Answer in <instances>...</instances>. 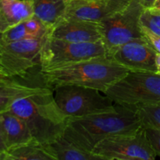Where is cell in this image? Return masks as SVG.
Segmentation results:
<instances>
[{"mask_svg":"<svg viewBox=\"0 0 160 160\" xmlns=\"http://www.w3.org/2000/svg\"><path fill=\"white\" fill-rule=\"evenodd\" d=\"M6 110L23 119L33 138L43 145L52 143L62 135L68 124V117L58 106L54 92L46 85L16 98Z\"/></svg>","mask_w":160,"mask_h":160,"instance_id":"obj_1","label":"cell"},{"mask_svg":"<svg viewBox=\"0 0 160 160\" xmlns=\"http://www.w3.org/2000/svg\"><path fill=\"white\" fill-rule=\"evenodd\" d=\"M136 109L116 104L112 109L81 117H70L66 134L80 145L92 152L106 138L134 132L142 128Z\"/></svg>","mask_w":160,"mask_h":160,"instance_id":"obj_2","label":"cell"},{"mask_svg":"<svg viewBox=\"0 0 160 160\" xmlns=\"http://www.w3.org/2000/svg\"><path fill=\"white\" fill-rule=\"evenodd\" d=\"M129 70L106 56L42 70V78L52 90L62 85H78L105 93Z\"/></svg>","mask_w":160,"mask_h":160,"instance_id":"obj_3","label":"cell"},{"mask_svg":"<svg viewBox=\"0 0 160 160\" xmlns=\"http://www.w3.org/2000/svg\"><path fill=\"white\" fill-rule=\"evenodd\" d=\"M114 103L137 110L160 104V75L145 70H129L106 92Z\"/></svg>","mask_w":160,"mask_h":160,"instance_id":"obj_4","label":"cell"},{"mask_svg":"<svg viewBox=\"0 0 160 160\" xmlns=\"http://www.w3.org/2000/svg\"><path fill=\"white\" fill-rule=\"evenodd\" d=\"M47 37L28 38L0 45V73L23 79L40 75L42 51Z\"/></svg>","mask_w":160,"mask_h":160,"instance_id":"obj_5","label":"cell"},{"mask_svg":"<svg viewBox=\"0 0 160 160\" xmlns=\"http://www.w3.org/2000/svg\"><path fill=\"white\" fill-rule=\"evenodd\" d=\"M59 109L70 117H81L111 110L115 103L97 89L78 85H62L53 90Z\"/></svg>","mask_w":160,"mask_h":160,"instance_id":"obj_6","label":"cell"},{"mask_svg":"<svg viewBox=\"0 0 160 160\" xmlns=\"http://www.w3.org/2000/svg\"><path fill=\"white\" fill-rule=\"evenodd\" d=\"M92 153L100 160H154L157 156L143 127L134 132L103 139L94 147Z\"/></svg>","mask_w":160,"mask_h":160,"instance_id":"obj_7","label":"cell"},{"mask_svg":"<svg viewBox=\"0 0 160 160\" xmlns=\"http://www.w3.org/2000/svg\"><path fill=\"white\" fill-rule=\"evenodd\" d=\"M107 51L102 41L72 42L48 37L41 56L42 70L98 57H106ZM108 57V56H107Z\"/></svg>","mask_w":160,"mask_h":160,"instance_id":"obj_8","label":"cell"},{"mask_svg":"<svg viewBox=\"0 0 160 160\" xmlns=\"http://www.w3.org/2000/svg\"><path fill=\"white\" fill-rule=\"evenodd\" d=\"M145 8L137 0H131L127 7L99 23L102 42L111 52L123 44L143 37L140 17Z\"/></svg>","mask_w":160,"mask_h":160,"instance_id":"obj_9","label":"cell"},{"mask_svg":"<svg viewBox=\"0 0 160 160\" xmlns=\"http://www.w3.org/2000/svg\"><path fill=\"white\" fill-rule=\"evenodd\" d=\"M157 52L144 37L131 40L111 52L108 57L130 70L156 73Z\"/></svg>","mask_w":160,"mask_h":160,"instance_id":"obj_10","label":"cell"},{"mask_svg":"<svg viewBox=\"0 0 160 160\" xmlns=\"http://www.w3.org/2000/svg\"><path fill=\"white\" fill-rule=\"evenodd\" d=\"M131 0H68L64 19L100 23L129 5Z\"/></svg>","mask_w":160,"mask_h":160,"instance_id":"obj_11","label":"cell"},{"mask_svg":"<svg viewBox=\"0 0 160 160\" xmlns=\"http://www.w3.org/2000/svg\"><path fill=\"white\" fill-rule=\"evenodd\" d=\"M52 38L72 42H96L102 40L99 23L64 19L48 34Z\"/></svg>","mask_w":160,"mask_h":160,"instance_id":"obj_12","label":"cell"},{"mask_svg":"<svg viewBox=\"0 0 160 160\" xmlns=\"http://www.w3.org/2000/svg\"><path fill=\"white\" fill-rule=\"evenodd\" d=\"M43 86L42 79L25 80L0 73V112L6 111L16 98L36 92Z\"/></svg>","mask_w":160,"mask_h":160,"instance_id":"obj_13","label":"cell"},{"mask_svg":"<svg viewBox=\"0 0 160 160\" xmlns=\"http://www.w3.org/2000/svg\"><path fill=\"white\" fill-rule=\"evenodd\" d=\"M0 127L8 149L34 139L26 122L9 111L0 112Z\"/></svg>","mask_w":160,"mask_h":160,"instance_id":"obj_14","label":"cell"},{"mask_svg":"<svg viewBox=\"0 0 160 160\" xmlns=\"http://www.w3.org/2000/svg\"><path fill=\"white\" fill-rule=\"evenodd\" d=\"M34 15L33 0H0V31L4 32Z\"/></svg>","mask_w":160,"mask_h":160,"instance_id":"obj_15","label":"cell"},{"mask_svg":"<svg viewBox=\"0 0 160 160\" xmlns=\"http://www.w3.org/2000/svg\"><path fill=\"white\" fill-rule=\"evenodd\" d=\"M46 145L56 160H100L92 152L80 145L64 132Z\"/></svg>","mask_w":160,"mask_h":160,"instance_id":"obj_16","label":"cell"},{"mask_svg":"<svg viewBox=\"0 0 160 160\" xmlns=\"http://www.w3.org/2000/svg\"><path fill=\"white\" fill-rule=\"evenodd\" d=\"M34 16L50 29L64 20L67 0H33Z\"/></svg>","mask_w":160,"mask_h":160,"instance_id":"obj_17","label":"cell"},{"mask_svg":"<svg viewBox=\"0 0 160 160\" xmlns=\"http://www.w3.org/2000/svg\"><path fill=\"white\" fill-rule=\"evenodd\" d=\"M4 160H56L46 145L35 139L7 150Z\"/></svg>","mask_w":160,"mask_h":160,"instance_id":"obj_18","label":"cell"},{"mask_svg":"<svg viewBox=\"0 0 160 160\" xmlns=\"http://www.w3.org/2000/svg\"><path fill=\"white\" fill-rule=\"evenodd\" d=\"M142 127L160 128V104L144 106L137 109Z\"/></svg>","mask_w":160,"mask_h":160,"instance_id":"obj_19","label":"cell"},{"mask_svg":"<svg viewBox=\"0 0 160 160\" xmlns=\"http://www.w3.org/2000/svg\"><path fill=\"white\" fill-rule=\"evenodd\" d=\"M24 24L30 38H42L47 37L51 30L40 19L36 17L34 15L25 20Z\"/></svg>","mask_w":160,"mask_h":160,"instance_id":"obj_20","label":"cell"},{"mask_svg":"<svg viewBox=\"0 0 160 160\" xmlns=\"http://www.w3.org/2000/svg\"><path fill=\"white\" fill-rule=\"evenodd\" d=\"M28 38H30V36L27 31L24 22H23L2 33L0 45L17 42Z\"/></svg>","mask_w":160,"mask_h":160,"instance_id":"obj_21","label":"cell"},{"mask_svg":"<svg viewBox=\"0 0 160 160\" xmlns=\"http://www.w3.org/2000/svg\"><path fill=\"white\" fill-rule=\"evenodd\" d=\"M140 23L142 26L160 36V14L145 9L141 15Z\"/></svg>","mask_w":160,"mask_h":160,"instance_id":"obj_22","label":"cell"},{"mask_svg":"<svg viewBox=\"0 0 160 160\" xmlns=\"http://www.w3.org/2000/svg\"><path fill=\"white\" fill-rule=\"evenodd\" d=\"M144 129L152 148L156 152V156L160 157V128L145 127Z\"/></svg>","mask_w":160,"mask_h":160,"instance_id":"obj_23","label":"cell"},{"mask_svg":"<svg viewBox=\"0 0 160 160\" xmlns=\"http://www.w3.org/2000/svg\"><path fill=\"white\" fill-rule=\"evenodd\" d=\"M141 27H142V33L143 37L158 53H160V36L142 25Z\"/></svg>","mask_w":160,"mask_h":160,"instance_id":"obj_24","label":"cell"},{"mask_svg":"<svg viewBox=\"0 0 160 160\" xmlns=\"http://www.w3.org/2000/svg\"><path fill=\"white\" fill-rule=\"evenodd\" d=\"M8 148L6 147V142H5L4 138H3L2 132L1 127H0V160H4L5 156L7 152Z\"/></svg>","mask_w":160,"mask_h":160,"instance_id":"obj_25","label":"cell"},{"mask_svg":"<svg viewBox=\"0 0 160 160\" xmlns=\"http://www.w3.org/2000/svg\"><path fill=\"white\" fill-rule=\"evenodd\" d=\"M148 9L155 13L160 14V0H156L152 6L148 8Z\"/></svg>","mask_w":160,"mask_h":160,"instance_id":"obj_26","label":"cell"},{"mask_svg":"<svg viewBox=\"0 0 160 160\" xmlns=\"http://www.w3.org/2000/svg\"><path fill=\"white\" fill-rule=\"evenodd\" d=\"M137 1L139 2L145 9H148L152 6L156 0H137Z\"/></svg>","mask_w":160,"mask_h":160,"instance_id":"obj_27","label":"cell"},{"mask_svg":"<svg viewBox=\"0 0 160 160\" xmlns=\"http://www.w3.org/2000/svg\"><path fill=\"white\" fill-rule=\"evenodd\" d=\"M156 73L160 75V53H157V55H156Z\"/></svg>","mask_w":160,"mask_h":160,"instance_id":"obj_28","label":"cell"},{"mask_svg":"<svg viewBox=\"0 0 160 160\" xmlns=\"http://www.w3.org/2000/svg\"><path fill=\"white\" fill-rule=\"evenodd\" d=\"M1 37H2V32L0 31V41H1Z\"/></svg>","mask_w":160,"mask_h":160,"instance_id":"obj_29","label":"cell"},{"mask_svg":"<svg viewBox=\"0 0 160 160\" xmlns=\"http://www.w3.org/2000/svg\"><path fill=\"white\" fill-rule=\"evenodd\" d=\"M0 72H1V67H0Z\"/></svg>","mask_w":160,"mask_h":160,"instance_id":"obj_30","label":"cell"},{"mask_svg":"<svg viewBox=\"0 0 160 160\" xmlns=\"http://www.w3.org/2000/svg\"><path fill=\"white\" fill-rule=\"evenodd\" d=\"M67 1H68V0H67Z\"/></svg>","mask_w":160,"mask_h":160,"instance_id":"obj_31","label":"cell"}]
</instances>
